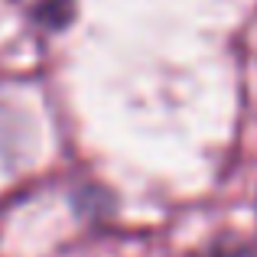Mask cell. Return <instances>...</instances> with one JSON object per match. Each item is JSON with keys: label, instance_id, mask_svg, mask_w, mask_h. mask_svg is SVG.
<instances>
[{"label": "cell", "instance_id": "6da1fadb", "mask_svg": "<svg viewBox=\"0 0 257 257\" xmlns=\"http://www.w3.org/2000/svg\"><path fill=\"white\" fill-rule=\"evenodd\" d=\"M36 20H43L49 26H65L72 20V4L69 0H43L36 10Z\"/></svg>", "mask_w": 257, "mask_h": 257}, {"label": "cell", "instance_id": "7a4b0ae2", "mask_svg": "<svg viewBox=\"0 0 257 257\" xmlns=\"http://www.w3.org/2000/svg\"><path fill=\"white\" fill-rule=\"evenodd\" d=\"M205 257H254L247 247H215V251H208Z\"/></svg>", "mask_w": 257, "mask_h": 257}]
</instances>
